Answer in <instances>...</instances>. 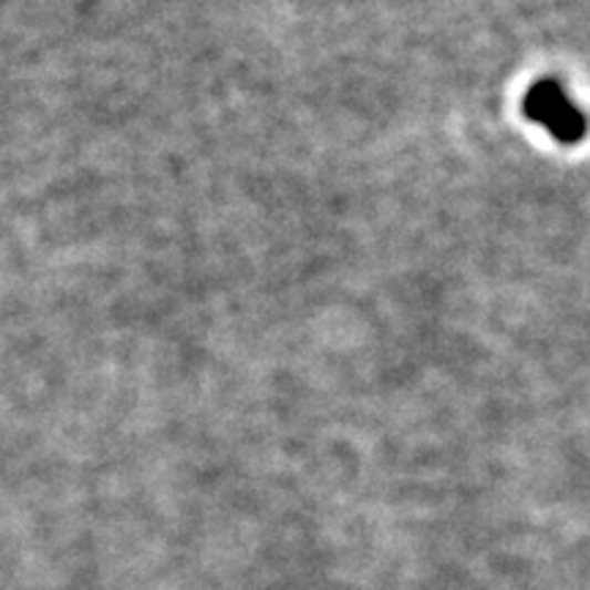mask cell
Listing matches in <instances>:
<instances>
[{"label":"cell","mask_w":590,"mask_h":590,"mask_svg":"<svg viewBox=\"0 0 590 590\" xmlns=\"http://www.w3.org/2000/svg\"><path fill=\"white\" fill-rule=\"evenodd\" d=\"M525 113L534 121L545 124L555 137L563 143H575L586 132V121L582 115L571 107L569 99L563 96L560 85L555 83H539L525 99Z\"/></svg>","instance_id":"1"}]
</instances>
